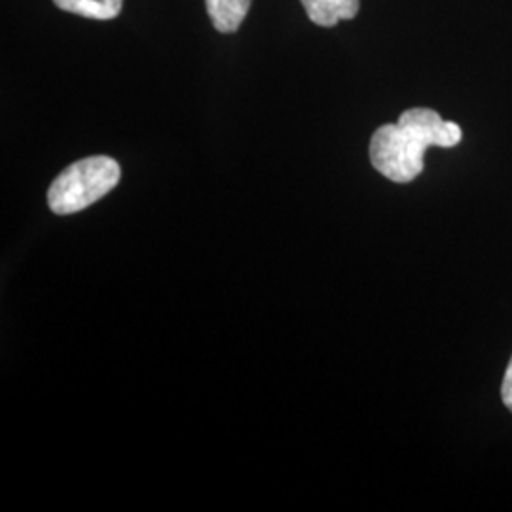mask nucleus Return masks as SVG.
I'll use <instances>...</instances> for the list:
<instances>
[{
  "instance_id": "4",
  "label": "nucleus",
  "mask_w": 512,
  "mask_h": 512,
  "mask_svg": "<svg viewBox=\"0 0 512 512\" xmlns=\"http://www.w3.org/2000/svg\"><path fill=\"white\" fill-rule=\"evenodd\" d=\"M205 4L220 33H236L251 8V0H205Z\"/></svg>"
},
{
  "instance_id": "2",
  "label": "nucleus",
  "mask_w": 512,
  "mask_h": 512,
  "mask_svg": "<svg viewBox=\"0 0 512 512\" xmlns=\"http://www.w3.org/2000/svg\"><path fill=\"white\" fill-rule=\"evenodd\" d=\"M120 181V165L109 156H92L69 165L48 190V205L55 215L84 211Z\"/></svg>"
},
{
  "instance_id": "3",
  "label": "nucleus",
  "mask_w": 512,
  "mask_h": 512,
  "mask_svg": "<svg viewBox=\"0 0 512 512\" xmlns=\"http://www.w3.org/2000/svg\"><path fill=\"white\" fill-rule=\"evenodd\" d=\"M310 21L319 27H334L342 19H353L359 14V0H302Z\"/></svg>"
},
{
  "instance_id": "5",
  "label": "nucleus",
  "mask_w": 512,
  "mask_h": 512,
  "mask_svg": "<svg viewBox=\"0 0 512 512\" xmlns=\"http://www.w3.org/2000/svg\"><path fill=\"white\" fill-rule=\"evenodd\" d=\"M54 2L57 8L84 16V18L114 19L120 14L124 0H54Z\"/></svg>"
},
{
  "instance_id": "1",
  "label": "nucleus",
  "mask_w": 512,
  "mask_h": 512,
  "mask_svg": "<svg viewBox=\"0 0 512 512\" xmlns=\"http://www.w3.org/2000/svg\"><path fill=\"white\" fill-rule=\"evenodd\" d=\"M461 128L431 109H408L397 124L376 129L370 139V162L393 183H412L423 171L429 147L452 148L461 143Z\"/></svg>"
},
{
  "instance_id": "6",
  "label": "nucleus",
  "mask_w": 512,
  "mask_h": 512,
  "mask_svg": "<svg viewBox=\"0 0 512 512\" xmlns=\"http://www.w3.org/2000/svg\"><path fill=\"white\" fill-rule=\"evenodd\" d=\"M501 399H503V404L512 412V357L511 363H509L507 370H505L503 384H501Z\"/></svg>"
}]
</instances>
